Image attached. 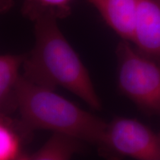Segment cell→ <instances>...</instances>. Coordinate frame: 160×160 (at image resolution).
Wrapping results in <instances>:
<instances>
[{
	"label": "cell",
	"mask_w": 160,
	"mask_h": 160,
	"mask_svg": "<svg viewBox=\"0 0 160 160\" xmlns=\"http://www.w3.org/2000/svg\"><path fill=\"white\" fill-rule=\"evenodd\" d=\"M57 19L45 15L34 21L35 45L26 55L22 76L47 88H63L99 111L102 103L88 71L60 31Z\"/></svg>",
	"instance_id": "obj_1"
},
{
	"label": "cell",
	"mask_w": 160,
	"mask_h": 160,
	"mask_svg": "<svg viewBox=\"0 0 160 160\" xmlns=\"http://www.w3.org/2000/svg\"><path fill=\"white\" fill-rule=\"evenodd\" d=\"M20 120L29 131L50 130L91 143L102 139L108 123L78 107L54 90L42 87L22 76L17 87Z\"/></svg>",
	"instance_id": "obj_2"
},
{
	"label": "cell",
	"mask_w": 160,
	"mask_h": 160,
	"mask_svg": "<svg viewBox=\"0 0 160 160\" xmlns=\"http://www.w3.org/2000/svg\"><path fill=\"white\" fill-rule=\"evenodd\" d=\"M116 54L120 92L145 113L160 117V62L125 39L118 44Z\"/></svg>",
	"instance_id": "obj_3"
},
{
	"label": "cell",
	"mask_w": 160,
	"mask_h": 160,
	"mask_svg": "<svg viewBox=\"0 0 160 160\" xmlns=\"http://www.w3.org/2000/svg\"><path fill=\"white\" fill-rule=\"evenodd\" d=\"M104 157L160 160V133L135 119L116 117L108 123L97 144Z\"/></svg>",
	"instance_id": "obj_4"
},
{
	"label": "cell",
	"mask_w": 160,
	"mask_h": 160,
	"mask_svg": "<svg viewBox=\"0 0 160 160\" xmlns=\"http://www.w3.org/2000/svg\"><path fill=\"white\" fill-rule=\"evenodd\" d=\"M132 43L140 53L160 62V0H140Z\"/></svg>",
	"instance_id": "obj_5"
},
{
	"label": "cell",
	"mask_w": 160,
	"mask_h": 160,
	"mask_svg": "<svg viewBox=\"0 0 160 160\" xmlns=\"http://www.w3.org/2000/svg\"><path fill=\"white\" fill-rule=\"evenodd\" d=\"M122 39L132 43L140 0H88Z\"/></svg>",
	"instance_id": "obj_6"
},
{
	"label": "cell",
	"mask_w": 160,
	"mask_h": 160,
	"mask_svg": "<svg viewBox=\"0 0 160 160\" xmlns=\"http://www.w3.org/2000/svg\"><path fill=\"white\" fill-rule=\"evenodd\" d=\"M29 131L20 119L0 114V160H24L23 147L31 139Z\"/></svg>",
	"instance_id": "obj_7"
},
{
	"label": "cell",
	"mask_w": 160,
	"mask_h": 160,
	"mask_svg": "<svg viewBox=\"0 0 160 160\" xmlns=\"http://www.w3.org/2000/svg\"><path fill=\"white\" fill-rule=\"evenodd\" d=\"M27 54H4L0 57V111L10 115L18 109L17 87Z\"/></svg>",
	"instance_id": "obj_8"
},
{
	"label": "cell",
	"mask_w": 160,
	"mask_h": 160,
	"mask_svg": "<svg viewBox=\"0 0 160 160\" xmlns=\"http://www.w3.org/2000/svg\"><path fill=\"white\" fill-rule=\"evenodd\" d=\"M83 142L73 136L53 132L44 145L37 151L27 153L24 160H68L83 151Z\"/></svg>",
	"instance_id": "obj_9"
},
{
	"label": "cell",
	"mask_w": 160,
	"mask_h": 160,
	"mask_svg": "<svg viewBox=\"0 0 160 160\" xmlns=\"http://www.w3.org/2000/svg\"><path fill=\"white\" fill-rule=\"evenodd\" d=\"M72 0H23V14L34 22L40 17L51 15L63 19L71 13Z\"/></svg>",
	"instance_id": "obj_10"
}]
</instances>
